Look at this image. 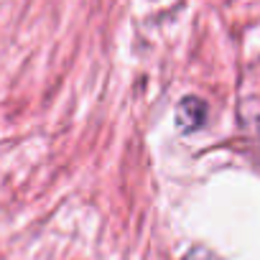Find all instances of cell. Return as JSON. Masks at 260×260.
<instances>
[{
  "instance_id": "6da1fadb",
  "label": "cell",
  "mask_w": 260,
  "mask_h": 260,
  "mask_svg": "<svg viewBox=\"0 0 260 260\" xmlns=\"http://www.w3.org/2000/svg\"><path fill=\"white\" fill-rule=\"evenodd\" d=\"M207 117V105L199 100V97H184L179 110H176V122L179 127L184 130V133H191V130H197Z\"/></svg>"
},
{
  "instance_id": "7a4b0ae2",
  "label": "cell",
  "mask_w": 260,
  "mask_h": 260,
  "mask_svg": "<svg viewBox=\"0 0 260 260\" xmlns=\"http://www.w3.org/2000/svg\"><path fill=\"white\" fill-rule=\"evenodd\" d=\"M184 260H222V257L214 255V252H209V250H204V247H194Z\"/></svg>"
}]
</instances>
